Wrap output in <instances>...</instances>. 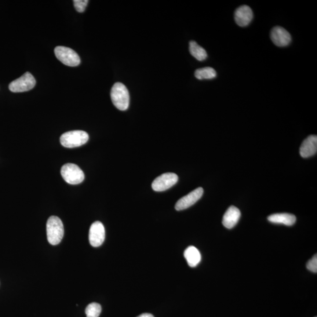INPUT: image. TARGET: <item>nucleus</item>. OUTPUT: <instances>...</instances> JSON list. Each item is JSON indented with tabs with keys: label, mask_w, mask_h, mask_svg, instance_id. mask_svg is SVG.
Returning <instances> with one entry per match:
<instances>
[{
	"label": "nucleus",
	"mask_w": 317,
	"mask_h": 317,
	"mask_svg": "<svg viewBox=\"0 0 317 317\" xmlns=\"http://www.w3.org/2000/svg\"><path fill=\"white\" fill-rule=\"evenodd\" d=\"M111 98L113 104L120 111H126L129 106L130 97L126 87L121 82L112 86Z\"/></svg>",
	"instance_id": "obj_1"
},
{
	"label": "nucleus",
	"mask_w": 317,
	"mask_h": 317,
	"mask_svg": "<svg viewBox=\"0 0 317 317\" xmlns=\"http://www.w3.org/2000/svg\"><path fill=\"white\" fill-rule=\"evenodd\" d=\"M64 229L63 222L59 217L52 216L47 223V235L48 241L52 245H57L63 239Z\"/></svg>",
	"instance_id": "obj_2"
},
{
	"label": "nucleus",
	"mask_w": 317,
	"mask_h": 317,
	"mask_svg": "<svg viewBox=\"0 0 317 317\" xmlns=\"http://www.w3.org/2000/svg\"><path fill=\"white\" fill-rule=\"evenodd\" d=\"M88 140V134L85 131L72 130L62 134L60 142L65 148H74L85 144Z\"/></svg>",
	"instance_id": "obj_3"
},
{
	"label": "nucleus",
	"mask_w": 317,
	"mask_h": 317,
	"mask_svg": "<svg viewBox=\"0 0 317 317\" xmlns=\"http://www.w3.org/2000/svg\"><path fill=\"white\" fill-rule=\"evenodd\" d=\"M61 174L64 180L70 185L81 184L85 178L83 171L73 163H67L62 167Z\"/></svg>",
	"instance_id": "obj_4"
},
{
	"label": "nucleus",
	"mask_w": 317,
	"mask_h": 317,
	"mask_svg": "<svg viewBox=\"0 0 317 317\" xmlns=\"http://www.w3.org/2000/svg\"><path fill=\"white\" fill-rule=\"evenodd\" d=\"M57 59L69 67H76L81 63V60L75 51L63 46L57 47L54 50Z\"/></svg>",
	"instance_id": "obj_5"
},
{
	"label": "nucleus",
	"mask_w": 317,
	"mask_h": 317,
	"mask_svg": "<svg viewBox=\"0 0 317 317\" xmlns=\"http://www.w3.org/2000/svg\"><path fill=\"white\" fill-rule=\"evenodd\" d=\"M36 81L33 76L30 72L25 74L10 83L9 89L13 93H24L34 88Z\"/></svg>",
	"instance_id": "obj_6"
},
{
	"label": "nucleus",
	"mask_w": 317,
	"mask_h": 317,
	"mask_svg": "<svg viewBox=\"0 0 317 317\" xmlns=\"http://www.w3.org/2000/svg\"><path fill=\"white\" fill-rule=\"evenodd\" d=\"M178 176L173 173H166L156 178L152 188L156 192H163L172 188L178 181Z\"/></svg>",
	"instance_id": "obj_7"
},
{
	"label": "nucleus",
	"mask_w": 317,
	"mask_h": 317,
	"mask_svg": "<svg viewBox=\"0 0 317 317\" xmlns=\"http://www.w3.org/2000/svg\"><path fill=\"white\" fill-rule=\"evenodd\" d=\"M105 239V230L103 223L96 221L91 225L89 232L90 245L98 247L103 245Z\"/></svg>",
	"instance_id": "obj_8"
},
{
	"label": "nucleus",
	"mask_w": 317,
	"mask_h": 317,
	"mask_svg": "<svg viewBox=\"0 0 317 317\" xmlns=\"http://www.w3.org/2000/svg\"><path fill=\"white\" fill-rule=\"evenodd\" d=\"M203 192L202 188H198L189 193L188 195L178 200L175 205V209L177 211L183 210L194 205L202 198Z\"/></svg>",
	"instance_id": "obj_9"
},
{
	"label": "nucleus",
	"mask_w": 317,
	"mask_h": 317,
	"mask_svg": "<svg viewBox=\"0 0 317 317\" xmlns=\"http://www.w3.org/2000/svg\"><path fill=\"white\" fill-rule=\"evenodd\" d=\"M270 38L272 42L279 47L289 46L291 41V36L289 32L280 26H276L272 29Z\"/></svg>",
	"instance_id": "obj_10"
},
{
	"label": "nucleus",
	"mask_w": 317,
	"mask_h": 317,
	"mask_svg": "<svg viewBox=\"0 0 317 317\" xmlns=\"http://www.w3.org/2000/svg\"><path fill=\"white\" fill-rule=\"evenodd\" d=\"M253 18V13L250 7L246 5L238 7L235 12V20L240 27H246Z\"/></svg>",
	"instance_id": "obj_11"
},
{
	"label": "nucleus",
	"mask_w": 317,
	"mask_h": 317,
	"mask_svg": "<svg viewBox=\"0 0 317 317\" xmlns=\"http://www.w3.org/2000/svg\"><path fill=\"white\" fill-rule=\"evenodd\" d=\"M317 151V136L315 134L308 136L302 142L300 149L302 158L310 157L316 154Z\"/></svg>",
	"instance_id": "obj_12"
},
{
	"label": "nucleus",
	"mask_w": 317,
	"mask_h": 317,
	"mask_svg": "<svg viewBox=\"0 0 317 317\" xmlns=\"http://www.w3.org/2000/svg\"><path fill=\"white\" fill-rule=\"evenodd\" d=\"M240 216L241 213L238 207L232 206L225 211L222 223L225 228L231 229L238 223Z\"/></svg>",
	"instance_id": "obj_13"
},
{
	"label": "nucleus",
	"mask_w": 317,
	"mask_h": 317,
	"mask_svg": "<svg viewBox=\"0 0 317 317\" xmlns=\"http://www.w3.org/2000/svg\"><path fill=\"white\" fill-rule=\"evenodd\" d=\"M268 220L273 223L283 224L286 225H293L296 221V217L289 213H276L268 217Z\"/></svg>",
	"instance_id": "obj_14"
},
{
	"label": "nucleus",
	"mask_w": 317,
	"mask_h": 317,
	"mask_svg": "<svg viewBox=\"0 0 317 317\" xmlns=\"http://www.w3.org/2000/svg\"><path fill=\"white\" fill-rule=\"evenodd\" d=\"M184 256L188 265L191 267H196L202 259L200 251L194 246L188 247L185 251Z\"/></svg>",
	"instance_id": "obj_15"
},
{
	"label": "nucleus",
	"mask_w": 317,
	"mask_h": 317,
	"mask_svg": "<svg viewBox=\"0 0 317 317\" xmlns=\"http://www.w3.org/2000/svg\"><path fill=\"white\" fill-rule=\"evenodd\" d=\"M189 51L192 56L199 61L205 60L207 57L206 50L194 41H191L189 43Z\"/></svg>",
	"instance_id": "obj_16"
},
{
	"label": "nucleus",
	"mask_w": 317,
	"mask_h": 317,
	"mask_svg": "<svg viewBox=\"0 0 317 317\" xmlns=\"http://www.w3.org/2000/svg\"><path fill=\"white\" fill-rule=\"evenodd\" d=\"M195 75L197 79H211L216 77V71L213 68L205 67L199 68L195 72Z\"/></svg>",
	"instance_id": "obj_17"
},
{
	"label": "nucleus",
	"mask_w": 317,
	"mask_h": 317,
	"mask_svg": "<svg viewBox=\"0 0 317 317\" xmlns=\"http://www.w3.org/2000/svg\"><path fill=\"white\" fill-rule=\"evenodd\" d=\"M101 311V306L97 302L89 304L85 309L86 317H99Z\"/></svg>",
	"instance_id": "obj_18"
},
{
	"label": "nucleus",
	"mask_w": 317,
	"mask_h": 317,
	"mask_svg": "<svg viewBox=\"0 0 317 317\" xmlns=\"http://www.w3.org/2000/svg\"><path fill=\"white\" fill-rule=\"evenodd\" d=\"M74 5L76 11L79 13L84 12L89 3L88 0H74Z\"/></svg>",
	"instance_id": "obj_19"
},
{
	"label": "nucleus",
	"mask_w": 317,
	"mask_h": 317,
	"mask_svg": "<svg viewBox=\"0 0 317 317\" xmlns=\"http://www.w3.org/2000/svg\"><path fill=\"white\" fill-rule=\"evenodd\" d=\"M307 268L309 271L312 273H317V256L316 254L308 261L307 264Z\"/></svg>",
	"instance_id": "obj_20"
},
{
	"label": "nucleus",
	"mask_w": 317,
	"mask_h": 317,
	"mask_svg": "<svg viewBox=\"0 0 317 317\" xmlns=\"http://www.w3.org/2000/svg\"><path fill=\"white\" fill-rule=\"evenodd\" d=\"M137 317H154V316L151 314H149V313H144V314H142Z\"/></svg>",
	"instance_id": "obj_21"
},
{
	"label": "nucleus",
	"mask_w": 317,
	"mask_h": 317,
	"mask_svg": "<svg viewBox=\"0 0 317 317\" xmlns=\"http://www.w3.org/2000/svg\"><path fill=\"white\" fill-rule=\"evenodd\" d=\"M315 317H316V316H315Z\"/></svg>",
	"instance_id": "obj_22"
}]
</instances>
